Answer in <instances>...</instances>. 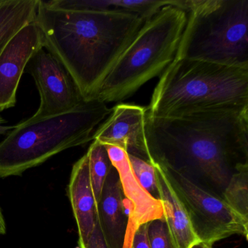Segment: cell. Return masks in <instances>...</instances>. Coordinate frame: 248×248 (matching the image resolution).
<instances>
[{
  "label": "cell",
  "instance_id": "13",
  "mask_svg": "<svg viewBox=\"0 0 248 248\" xmlns=\"http://www.w3.org/2000/svg\"><path fill=\"white\" fill-rule=\"evenodd\" d=\"M67 191L78 226V242H85L97 221V203L91 184L87 154L74 165Z\"/></svg>",
  "mask_w": 248,
  "mask_h": 248
},
{
  "label": "cell",
  "instance_id": "20",
  "mask_svg": "<svg viewBox=\"0 0 248 248\" xmlns=\"http://www.w3.org/2000/svg\"><path fill=\"white\" fill-rule=\"evenodd\" d=\"M78 244L79 248H109L104 239L98 219L88 240L85 242H78Z\"/></svg>",
  "mask_w": 248,
  "mask_h": 248
},
{
  "label": "cell",
  "instance_id": "10",
  "mask_svg": "<svg viewBox=\"0 0 248 248\" xmlns=\"http://www.w3.org/2000/svg\"><path fill=\"white\" fill-rule=\"evenodd\" d=\"M147 107L135 104H118L93 134V140L104 146L120 148L127 155L151 163L144 133Z\"/></svg>",
  "mask_w": 248,
  "mask_h": 248
},
{
  "label": "cell",
  "instance_id": "22",
  "mask_svg": "<svg viewBox=\"0 0 248 248\" xmlns=\"http://www.w3.org/2000/svg\"><path fill=\"white\" fill-rule=\"evenodd\" d=\"M5 119L0 116V135H6L14 129V126L5 125Z\"/></svg>",
  "mask_w": 248,
  "mask_h": 248
},
{
  "label": "cell",
  "instance_id": "18",
  "mask_svg": "<svg viewBox=\"0 0 248 248\" xmlns=\"http://www.w3.org/2000/svg\"><path fill=\"white\" fill-rule=\"evenodd\" d=\"M128 158L133 173L139 184L152 197L160 201L155 166L143 159L131 155H128Z\"/></svg>",
  "mask_w": 248,
  "mask_h": 248
},
{
  "label": "cell",
  "instance_id": "2",
  "mask_svg": "<svg viewBox=\"0 0 248 248\" xmlns=\"http://www.w3.org/2000/svg\"><path fill=\"white\" fill-rule=\"evenodd\" d=\"M35 23L43 47L65 66L85 101L95 99L110 71L143 27L136 14L50 9L40 0Z\"/></svg>",
  "mask_w": 248,
  "mask_h": 248
},
{
  "label": "cell",
  "instance_id": "7",
  "mask_svg": "<svg viewBox=\"0 0 248 248\" xmlns=\"http://www.w3.org/2000/svg\"><path fill=\"white\" fill-rule=\"evenodd\" d=\"M153 164L165 172L188 214L199 242L213 246L236 234L248 239V220L233 211L221 197L203 189L175 170Z\"/></svg>",
  "mask_w": 248,
  "mask_h": 248
},
{
  "label": "cell",
  "instance_id": "14",
  "mask_svg": "<svg viewBox=\"0 0 248 248\" xmlns=\"http://www.w3.org/2000/svg\"><path fill=\"white\" fill-rule=\"evenodd\" d=\"M153 165L156 170L164 217L174 246L175 248H190L199 240L194 234L188 214L165 172L158 165Z\"/></svg>",
  "mask_w": 248,
  "mask_h": 248
},
{
  "label": "cell",
  "instance_id": "4",
  "mask_svg": "<svg viewBox=\"0 0 248 248\" xmlns=\"http://www.w3.org/2000/svg\"><path fill=\"white\" fill-rule=\"evenodd\" d=\"M111 112L107 104L94 99L68 112L14 126L0 142V178L21 175L66 149L86 144Z\"/></svg>",
  "mask_w": 248,
  "mask_h": 248
},
{
  "label": "cell",
  "instance_id": "3",
  "mask_svg": "<svg viewBox=\"0 0 248 248\" xmlns=\"http://www.w3.org/2000/svg\"><path fill=\"white\" fill-rule=\"evenodd\" d=\"M248 107V68L178 59L162 72L147 112L173 117Z\"/></svg>",
  "mask_w": 248,
  "mask_h": 248
},
{
  "label": "cell",
  "instance_id": "6",
  "mask_svg": "<svg viewBox=\"0 0 248 248\" xmlns=\"http://www.w3.org/2000/svg\"><path fill=\"white\" fill-rule=\"evenodd\" d=\"M186 12L172 5L161 8L145 21L103 82L95 99L120 102L159 76L175 59Z\"/></svg>",
  "mask_w": 248,
  "mask_h": 248
},
{
  "label": "cell",
  "instance_id": "17",
  "mask_svg": "<svg viewBox=\"0 0 248 248\" xmlns=\"http://www.w3.org/2000/svg\"><path fill=\"white\" fill-rule=\"evenodd\" d=\"M87 155L89 161L90 177L95 201L98 203L106 179L113 165L108 156L107 147L96 140H93L88 149Z\"/></svg>",
  "mask_w": 248,
  "mask_h": 248
},
{
  "label": "cell",
  "instance_id": "12",
  "mask_svg": "<svg viewBox=\"0 0 248 248\" xmlns=\"http://www.w3.org/2000/svg\"><path fill=\"white\" fill-rule=\"evenodd\" d=\"M120 176L124 197L133 207L136 227L164 217L162 202L150 195L139 184L130 166L127 152L117 146H105Z\"/></svg>",
  "mask_w": 248,
  "mask_h": 248
},
{
  "label": "cell",
  "instance_id": "21",
  "mask_svg": "<svg viewBox=\"0 0 248 248\" xmlns=\"http://www.w3.org/2000/svg\"><path fill=\"white\" fill-rule=\"evenodd\" d=\"M130 248H150L146 233V223L140 225L136 229L132 239Z\"/></svg>",
  "mask_w": 248,
  "mask_h": 248
},
{
  "label": "cell",
  "instance_id": "9",
  "mask_svg": "<svg viewBox=\"0 0 248 248\" xmlns=\"http://www.w3.org/2000/svg\"><path fill=\"white\" fill-rule=\"evenodd\" d=\"M97 219L108 248H130L137 229L133 220V207L124 197L114 167L106 179L97 203Z\"/></svg>",
  "mask_w": 248,
  "mask_h": 248
},
{
  "label": "cell",
  "instance_id": "15",
  "mask_svg": "<svg viewBox=\"0 0 248 248\" xmlns=\"http://www.w3.org/2000/svg\"><path fill=\"white\" fill-rule=\"evenodd\" d=\"M40 0H0V53L24 27L35 21Z\"/></svg>",
  "mask_w": 248,
  "mask_h": 248
},
{
  "label": "cell",
  "instance_id": "24",
  "mask_svg": "<svg viewBox=\"0 0 248 248\" xmlns=\"http://www.w3.org/2000/svg\"><path fill=\"white\" fill-rule=\"evenodd\" d=\"M190 248H213V246L204 242H198L194 244Z\"/></svg>",
  "mask_w": 248,
  "mask_h": 248
},
{
  "label": "cell",
  "instance_id": "11",
  "mask_svg": "<svg viewBox=\"0 0 248 248\" xmlns=\"http://www.w3.org/2000/svg\"><path fill=\"white\" fill-rule=\"evenodd\" d=\"M43 48L41 33L35 21L21 29L0 53V111L16 104L21 77L32 56Z\"/></svg>",
  "mask_w": 248,
  "mask_h": 248
},
{
  "label": "cell",
  "instance_id": "16",
  "mask_svg": "<svg viewBox=\"0 0 248 248\" xmlns=\"http://www.w3.org/2000/svg\"><path fill=\"white\" fill-rule=\"evenodd\" d=\"M221 198L233 211L248 220V163L241 164L236 168Z\"/></svg>",
  "mask_w": 248,
  "mask_h": 248
},
{
  "label": "cell",
  "instance_id": "19",
  "mask_svg": "<svg viewBox=\"0 0 248 248\" xmlns=\"http://www.w3.org/2000/svg\"><path fill=\"white\" fill-rule=\"evenodd\" d=\"M146 233L150 248H175L165 217L146 223Z\"/></svg>",
  "mask_w": 248,
  "mask_h": 248
},
{
  "label": "cell",
  "instance_id": "1",
  "mask_svg": "<svg viewBox=\"0 0 248 248\" xmlns=\"http://www.w3.org/2000/svg\"><path fill=\"white\" fill-rule=\"evenodd\" d=\"M144 133L151 164L208 181L222 193L248 163V107L164 117L146 111Z\"/></svg>",
  "mask_w": 248,
  "mask_h": 248
},
{
  "label": "cell",
  "instance_id": "8",
  "mask_svg": "<svg viewBox=\"0 0 248 248\" xmlns=\"http://www.w3.org/2000/svg\"><path fill=\"white\" fill-rule=\"evenodd\" d=\"M26 70L34 78L40 97L31 120L68 112L85 102L67 69L44 47L32 56Z\"/></svg>",
  "mask_w": 248,
  "mask_h": 248
},
{
  "label": "cell",
  "instance_id": "23",
  "mask_svg": "<svg viewBox=\"0 0 248 248\" xmlns=\"http://www.w3.org/2000/svg\"><path fill=\"white\" fill-rule=\"evenodd\" d=\"M6 231V223H5L2 210L0 209V235L5 234Z\"/></svg>",
  "mask_w": 248,
  "mask_h": 248
},
{
  "label": "cell",
  "instance_id": "5",
  "mask_svg": "<svg viewBox=\"0 0 248 248\" xmlns=\"http://www.w3.org/2000/svg\"><path fill=\"white\" fill-rule=\"evenodd\" d=\"M187 20L174 60L248 68V0H181Z\"/></svg>",
  "mask_w": 248,
  "mask_h": 248
}]
</instances>
